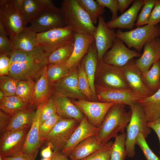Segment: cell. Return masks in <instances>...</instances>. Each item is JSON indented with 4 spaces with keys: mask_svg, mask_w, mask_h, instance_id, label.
<instances>
[{
    "mask_svg": "<svg viewBox=\"0 0 160 160\" xmlns=\"http://www.w3.org/2000/svg\"><path fill=\"white\" fill-rule=\"evenodd\" d=\"M77 0L94 25L97 23L99 17L105 12V8L101 6L96 0Z\"/></svg>",
    "mask_w": 160,
    "mask_h": 160,
    "instance_id": "cell-34",
    "label": "cell"
},
{
    "mask_svg": "<svg viewBox=\"0 0 160 160\" xmlns=\"http://www.w3.org/2000/svg\"><path fill=\"white\" fill-rule=\"evenodd\" d=\"M98 101L128 105L129 107L143 98L131 89H122L105 87L95 85Z\"/></svg>",
    "mask_w": 160,
    "mask_h": 160,
    "instance_id": "cell-13",
    "label": "cell"
},
{
    "mask_svg": "<svg viewBox=\"0 0 160 160\" xmlns=\"http://www.w3.org/2000/svg\"><path fill=\"white\" fill-rule=\"evenodd\" d=\"M94 42V37L92 35L76 33L72 53L65 64L70 71L77 67Z\"/></svg>",
    "mask_w": 160,
    "mask_h": 160,
    "instance_id": "cell-20",
    "label": "cell"
},
{
    "mask_svg": "<svg viewBox=\"0 0 160 160\" xmlns=\"http://www.w3.org/2000/svg\"><path fill=\"white\" fill-rule=\"evenodd\" d=\"M148 122L154 121L160 116V88L151 95L138 100Z\"/></svg>",
    "mask_w": 160,
    "mask_h": 160,
    "instance_id": "cell-28",
    "label": "cell"
},
{
    "mask_svg": "<svg viewBox=\"0 0 160 160\" xmlns=\"http://www.w3.org/2000/svg\"><path fill=\"white\" fill-rule=\"evenodd\" d=\"M12 41L0 25V54L9 55L13 51Z\"/></svg>",
    "mask_w": 160,
    "mask_h": 160,
    "instance_id": "cell-44",
    "label": "cell"
},
{
    "mask_svg": "<svg viewBox=\"0 0 160 160\" xmlns=\"http://www.w3.org/2000/svg\"><path fill=\"white\" fill-rule=\"evenodd\" d=\"M5 97V95L4 92L1 89H0V100H2Z\"/></svg>",
    "mask_w": 160,
    "mask_h": 160,
    "instance_id": "cell-55",
    "label": "cell"
},
{
    "mask_svg": "<svg viewBox=\"0 0 160 160\" xmlns=\"http://www.w3.org/2000/svg\"><path fill=\"white\" fill-rule=\"evenodd\" d=\"M133 0H118V11L121 13L122 14L132 3H133Z\"/></svg>",
    "mask_w": 160,
    "mask_h": 160,
    "instance_id": "cell-53",
    "label": "cell"
},
{
    "mask_svg": "<svg viewBox=\"0 0 160 160\" xmlns=\"http://www.w3.org/2000/svg\"><path fill=\"white\" fill-rule=\"evenodd\" d=\"M36 111L32 107L13 115L6 130L15 131L30 129L35 116Z\"/></svg>",
    "mask_w": 160,
    "mask_h": 160,
    "instance_id": "cell-29",
    "label": "cell"
},
{
    "mask_svg": "<svg viewBox=\"0 0 160 160\" xmlns=\"http://www.w3.org/2000/svg\"><path fill=\"white\" fill-rule=\"evenodd\" d=\"M66 26L60 8L56 7L52 1L31 23L29 27L36 33L51 29Z\"/></svg>",
    "mask_w": 160,
    "mask_h": 160,
    "instance_id": "cell-9",
    "label": "cell"
},
{
    "mask_svg": "<svg viewBox=\"0 0 160 160\" xmlns=\"http://www.w3.org/2000/svg\"><path fill=\"white\" fill-rule=\"evenodd\" d=\"M12 115L0 110V134L5 132L9 125Z\"/></svg>",
    "mask_w": 160,
    "mask_h": 160,
    "instance_id": "cell-49",
    "label": "cell"
},
{
    "mask_svg": "<svg viewBox=\"0 0 160 160\" xmlns=\"http://www.w3.org/2000/svg\"><path fill=\"white\" fill-rule=\"evenodd\" d=\"M74 46V42L61 47L51 53L48 58L49 63L65 64L72 55Z\"/></svg>",
    "mask_w": 160,
    "mask_h": 160,
    "instance_id": "cell-35",
    "label": "cell"
},
{
    "mask_svg": "<svg viewBox=\"0 0 160 160\" xmlns=\"http://www.w3.org/2000/svg\"><path fill=\"white\" fill-rule=\"evenodd\" d=\"M49 55L39 46L28 52L13 50L9 55L8 76L18 80H38L49 64Z\"/></svg>",
    "mask_w": 160,
    "mask_h": 160,
    "instance_id": "cell-1",
    "label": "cell"
},
{
    "mask_svg": "<svg viewBox=\"0 0 160 160\" xmlns=\"http://www.w3.org/2000/svg\"><path fill=\"white\" fill-rule=\"evenodd\" d=\"M47 67L35 84L33 105L37 107L39 104L46 102L50 97L52 86L47 78Z\"/></svg>",
    "mask_w": 160,
    "mask_h": 160,
    "instance_id": "cell-30",
    "label": "cell"
},
{
    "mask_svg": "<svg viewBox=\"0 0 160 160\" xmlns=\"http://www.w3.org/2000/svg\"><path fill=\"white\" fill-rule=\"evenodd\" d=\"M160 22V0H156L149 18L148 24L155 25Z\"/></svg>",
    "mask_w": 160,
    "mask_h": 160,
    "instance_id": "cell-47",
    "label": "cell"
},
{
    "mask_svg": "<svg viewBox=\"0 0 160 160\" xmlns=\"http://www.w3.org/2000/svg\"><path fill=\"white\" fill-rule=\"evenodd\" d=\"M57 113L56 109L52 97L46 102L43 109L40 121V125L52 115Z\"/></svg>",
    "mask_w": 160,
    "mask_h": 160,
    "instance_id": "cell-45",
    "label": "cell"
},
{
    "mask_svg": "<svg viewBox=\"0 0 160 160\" xmlns=\"http://www.w3.org/2000/svg\"><path fill=\"white\" fill-rule=\"evenodd\" d=\"M97 1L102 7L108 8L110 10L112 14L111 20L117 18L118 11V0H96Z\"/></svg>",
    "mask_w": 160,
    "mask_h": 160,
    "instance_id": "cell-46",
    "label": "cell"
},
{
    "mask_svg": "<svg viewBox=\"0 0 160 160\" xmlns=\"http://www.w3.org/2000/svg\"><path fill=\"white\" fill-rule=\"evenodd\" d=\"M76 33L67 26L36 33L38 46L50 54L61 47L74 42Z\"/></svg>",
    "mask_w": 160,
    "mask_h": 160,
    "instance_id": "cell-7",
    "label": "cell"
},
{
    "mask_svg": "<svg viewBox=\"0 0 160 160\" xmlns=\"http://www.w3.org/2000/svg\"><path fill=\"white\" fill-rule=\"evenodd\" d=\"M98 131V128L90 123L84 115L61 151L68 156L79 143L90 137L96 135Z\"/></svg>",
    "mask_w": 160,
    "mask_h": 160,
    "instance_id": "cell-19",
    "label": "cell"
},
{
    "mask_svg": "<svg viewBox=\"0 0 160 160\" xmlns=\"http://www.w3.org/2000/svg\"><path fill=\"white\" fill-rule=\"evenodd\" d=\"M52 86L55 90L68 98L87 100L79 87L77 67L71 70L67 76Z\"/></svg>",
    "mask_w": 160,
    "mask_h": 160,
    "instance_id": "cell-18",
    "label": "cell"
},
{
    "mask_svg": "<svg viewBox=\"0 0 160 160\" xmlns=\"http://www.w3.org/2000/svg\"><path fill=\"white\" fill-rule=\"evenodd\" d=\"M92 125L99 128L110 109L115 103L79 99H71Z\"/></svg>",
    "mask_w": 160,
    "mask_h": 160,
    "instance_id": "cell-11",
    "label": "cell"
},
{
    "mask_svg": "<svg viewBox=\"0 0 160 160\" xmlns=\"http://www.w3.org/2000/svg\"><path fill=\"white\" fill-rule=\"evenodd\" d=\"M13 50L31 51L38 46L36 33L26 27L17 33L12 40Z\"/></svg>",
    "mask_w": 160,
    "mask_h": 160,
    "instance_id": "cell-26",
    "label": "cell"
},
{
    "mask_svg": "<svg viewBox=\"0 0 160 160\" xmlns=\"http://www.w3.org/2000/svg\"><path fill=\"white\" fill-rule=\"evenodd\" d=\"M61 119V118L56 113L52 115L40 125V135L43 143L46 138Z\"/></svg>",
    "mask_w": 160,
    "mask_h": 160,
    "instance_id": "cell-41",
    "label": "cell"
},
{
    "mask_svg": "<svg viewBox=\"0 0 160 160\" xmlns=\"http://www.w3.org/2000/svg\"><path fill=\"white\" fill-rule=\"evenodd\" d=\"M2 158L3 160H36L34 157L22 152L13 156Z\"/></svg>",
    "mask_w": 160,
    "mask_h": 160,
    "instance_id": "cell-51",
    "label": "cell"
},
{
    "mask_svg": "<svg viewBox=\"0 0 160 160\" xmlns=\"http://www.w3.org/2000/svg\"><path fill=\"white\" fill-rule=\"evenodd\" d=\"M97 26L93 36L98 60L100 61L108 50L112 47L117 37L114 29H110L107 26L104 17L99 16Z\"/></svg>",
    "mask_w": 160,
    "mask_h": 160,
    "instance_id": "cell-15",
    "label": "cell"
},
{
    "mask_svg": "<svg viewBox=\"0 0 160 160\" xmlns=\"http://www.w3.org/2000/svg\"><path fill=\"white\" fill-rule=\"evenodd\" d=\"M50 0H16L21 15L25 23H31L43 11Z\"/></svg>",
    "mask_w": 160,
    "mask_h": 160,
    "instance_id": "cell-24",
    "label": "cell"
},
{
    "mask_svg": "<svg viewBox=\"0 0 160 160\" xmlns=\"http://www.w3.org/2000/svg\"><path fill=\"white\" fill-rule=\"evenodd\" d=\"M66 26L75 33L93 35L97 27L77 0H63L60 8Z\"/></svg>",
    "mask_w": 160,
    "mask_h": 160,
    "instance_id": "cell-3",
    "label": "cell"
},
{
    "mask_svg": "<svg viewBox=\"0 0 160 160\" xmlns=\"http://www.w3.org/2000/svg\"><path fill=\"white\" fill-rule=\"evenodd\" d=\"M81 62L89 81L92 101H98L96 93L95 80L98 60L95 42L91 44L88 52Z\"/></svg>",
    "mask_w": 160,
    "mask_h": 160,
    "instance_id": "cell-25",
    "label": "cell"
},
{
    "mask_svg": "<svg viewBox=\"0 0 160 160\" xmlns=\"http://www.w3.org/2000/svg\"><path fill=\"white\" fill-rule=\"evenodd\" d=\"M35 83L32 80H19L15 95L31 106L34 104Z\"/></svg>",
    "mask_w": 160,
    "mask_h": 160,
    "instance_id": "cell-33",
    "label": "cell"
},
{
    "mask_svg": "<svg viewBox=\"0 0 160 160\" xmlns=\"http://www.w3.org/2000/svg\"><path fill=\"white\" fill-rule=\"evenodd\" d=\"M78 86L82 93L88 100L93 101L91 91L84 66L81 62L77 66Z\"/></svg>",
    "mask_w": 160,
    "mask_h": 160,
    "instance_id": "cell-38",
    "label": "cell"
},
{
    "mask_svg": "<svg viewBox=\"0 0 160 160\" xmlns=\"http://www.w3.org/2000/svg\"><path fill=\"white\" fill-rule=\"evenodd\" d=\"M126 106L115 103L106 113L96 135L102 143H107L119 132H125L132 116L131 110L127 111Z\"/></svg>",
    "mask_w": 160,
    "mask_h": 160,
    "instance_id": "cell-2",
    "label": "cell"
},
{
    "mask_svg": "<svg viewBox=\"0 0 160 160\" xmlns=\"http://www.w3.org/2000/svg\"><path fill=\"white\" fill-rule=\"evenodd\" d=\"M32 107L16 95L5 97L0 100V108L12 115Z\"/></svg>",
    "mask_w": 160,
    "mask_h": 160,
    "instance_id": "cell-32",
    "label": "cell"
},
{
    "mask_svg": "<svg viewBox=\"0 0 160 160\" xmlns=\"http://www.w3.org/2000/svg\"><path fill=\"white\" fill-rule=\"evenodd\" d=\"M50 158L51 160H70L68 156L59 151H53Z\"/></svg>",
    "mask_w": 160,
    "mask_h": 160,
    "instance_id": "cell-52",
    "label": "cell"
},
{
    "mask_svg": "<svg viewBox=\"0 0 160 160\" xmlns=\"http://www.w3.org/2000/svg\"><path fill=\"white\" fill-rule=\"evenodd\" d=\"M96 135L90 137L79 143L68 156L70 160H81L89 156L102 147Z\"/></svg>",
    "mask_w": 160,
    "mask_h": 160,
    "instance_id": "cell-27",
    "label": "cell"
},
{
    "mask_svg": "<svg viewBox=\"0 0 160 160\" xmlns=\"http://www.w3.org/2000/svg\"><path fill=\"white\" fill-rule=\"evenodd\" d=\"M95 85L111 88L131 89L121 67L98 61L95 74Z\"/></svg>",
    "mask_w": 160,
    "mask_h": 160,
    "instance_id": "cell-8",
    "label": "cell"
},
{
    "mask_svg": "<svg viewBox=\"0 0 160 160\" xmlns=\"http://www.w3.org/2000/svg\"><path fill=\"white\" fill-rule=\"evenodd\" d=\"M134 58L121 67L127 81L132 91L143 98L153 94L145 86L142 79V71L136 65Z\"/></svg>",
    "mask_w": 160,
    "mask_h": 160,
    "instance_id": "cell-17",
    "label": "cell"
},
{
    "mask_svg": "<svg viewBox=\"0 0 160 160\" xmlns=\"http://www.w3.org/2000/svg\"><path fill=\"white\" fill-rule=\"evenodd\" d=\"M41 160H51L50 158H43Z\"/></svg>",
    "mask_w": 160,
    "mask_h": 160,
    "instance_id": "cell-56",
    "label": "cell"
},
{
    "mask_svg": "<svg viewBox=\"0 0 160 160\" xmlns=\"http://www.w3.org/2000/svg\"><path fill=\"white\" fill-rule=\"evenodd\" d=\"M141 55L135 60V63L142 72L147 71L153 64L160 60V38H156L145 43Z\"/></svg>",
    "mask_w": 160,
    "mask_h": 160,
    "instance_id": "cell-23",
    "label": "cell"
},
{
    "mask_svg": "<svg viewBox=\"0 0 160 160\" xmlns=\"http://www.w3.org/2000/svg\"><path fill=\"white\" fill-rule=\"evenodd\" d=\"M144 0H134L131 7L121 15L113 20L106 22L110 28H126L133 29L137 21V15L144 5Z\"/></svg>",
    "mask_w": 160,
    "mask_h": 160,
    "instance_id": "cell-22",
    "label": "cell"
},
{
    "mask_svg": "<svg viewBox=\"0 0 160 160\" xmlns=\"http://www.w3.org/2000/svg\"><path fill=\"white\" fill-rule=\"evenodd\" d=\"M147 126L155 132L158 136L160 143L159 153L160 156V116L154 121L148 122Z\"/></svg>",
    "mask_w": 160,
    "mask_h": 160,
    "instance_id": "cell-50",
    "label": "cell"
},
{
    "mask_svg": "<svg viewBox=\"0 0 160 160\" xmlns=\"http://www.w3.org/2000/svg\"><path fill=\"white\" fill-rule=\"evenodd\" d=\"M79 123L74 119H61L44 143L50 145L53 151H62Z\"/></svg>",
    "mask_w": 160,
    "mask_h": 160,
    "instance_id": "cell-10",
    "label": "cell"
},
{
    "mask_svg": "<svg viewBox=\"0 0 160 160\" xmlns=\"http://www.w3.org/2000/svg\"><path fill=\"white\" fill-rule=\"evenodd\" d=\"M19 80L8 76L0 77V88L5 96L15 95L17 87Z\"/></svg>",
    "mask_w": 160,
    "mask_h": 160,
    "instance_id": "cell-40",
    "label": "cell"
},
{
    "mask_svg": "<svg viewBox=\"0 0 160 160\" xmlns=\"http://www.w3.org/2000/svg\"><path fill=\"white\" fill-rule=\"evenodd\" d=\"M141 54L127 47L124 42L117 38L112 47L104 56L102 61L112 65L122 67L130 60L140 57Z\"/></svg>",
    "mask_w": 160,
    "mask_h": 160,
    "instance_id": "cell-14",
    "label": "cell"
},
{
    "mask_svg": "<svg viewBox=\"0 0 160 160\" xmlns=\"http://www.w3.org/2000/svg\"><path fill=\"white\" fill-rule=\"evenodd\" d=\"M70 72L65 64H49L47 67V78L52 85L67 76Z\"/></svg>",
    "mask_w": 160,
    "mask_h": 160,
    "instance_id": "cell-36",
    "label": "cell"
},
{
    "mask_svg": "<svg viewBox=\"0 0 160 160\" xmlns=\"http://www.w3.org/2000/svg\"><path fill=\"white\" fill-rule=\"evenodd\" d=\"M57 113L62 119H74L79 122L84 115L69 98L54 90L52 96Z\"/></svg>",
    "mask_w": 160,
    "mask_h": 160,
    "instance_id": "cell-21",
    "label": "cell"
},
{
    "mask_svg": "<svg viewBox=\"0 0 160 160\" xmlns=\"http://www.w3.org/2000/svg\"><path fill=\"white\" fill-rule=\"evenodd\" d=\"M116 33L117 38L124 43L128 48H133L140 52L146 43L160 36V25L147 24L124 32L119 29Z\"/></svg>",
    "mask_w": 160,
    "mask_h": 160,
    "instance_id": "cell-6",
    "label": "cell"
},
{
    "mask_svg": "<svg viewBox=\"0 0 160 160\" xmlns=\"http://www.w3.org/2000/svg\"><path fill=\"white\" fill-rule=\"evenodd\" d=\"M10 67V59L8 55L0 54V76H8Z\"/></svg>",
    "mask_w": 160,
    "mask_h": 160,
    "instance_id": "cell-48",
    "label": "cell"
},
{
    "mask_svg": "<svg viewBox=\"0 0 160 160\" xmlns=\"http://www.w3.org/2000/svg\"><path fill=\"white\" fill-rule=\"evenodd\" d=\"M129 107L132 116L126 128L125 149L127 156L132 158L135 154L136 141L138 135L142 133L146 138L151 133V129L147 126L145 116L139 103L136 102Z\"/></svg>",
    "mask_w": 160,
    "mask_h": 160,
    "instance_id": "cell-4",
    "label": "cell"
},
{
    "mask_svg": "<svg viewBox=\"0 0 160 160\" xmlns=\"http://www.w3.org/2000/svg\"><path fill=\"white\" fill-rule=\"evenodd\" d=\"M0 160H3L2 157L0 156Z\"/></svg>",
    "mask_w": 160,
    "mask_h": 160,
    "instance_id": "cell-57",
    "label": "cell"
},
{
    "mask_svg": "<svg viewBox=\"0 0 160 160\" xmlns=\"http://www.w3.org/2000/svg\"><path fill=\"white\" fill-rule=\"evenodd\" d=\"M145 139L142 133H140L136 139V144L140 148L147 160H160V158L156 155L150 148Z\"/></svg>",
    "mask_w": 160,
    "mask_h": 160,
    "instance_id": "cell-43",
    "label": "cell"
},
{
    "mask_svg": "<svg viewBox=\"0 0 160 160\" xmlns=\"http://www.w3.org/2000/svg\"><path fill=\"white\" fill-rule=\"evenodd\" d=\"M46 102L37 107L32 124L27 134L22 151L23 153L35 158L39 148L44 143L40 137L39 127L42 111Z\"/></svg>",
    "mask_w": 160,
    "mask_h": 160,
    "instance_id": "cell-16",
    "label": "cell"
},
{
    "mask_svg": "<svg viewBox=\"0 0 160 160\" xmlns=\"http://www.w3.org/2000/svg\"><path fill=\"white\" fill-rule=\"evenodd\" d=\"M156 0H144L141 11L137 16L135 25L137 27L148 24V20Z\"/></svg>",
    "mask_w": 160,
    "mask_h": 160,
    "instance_id": "cell-39",
    "label": "cell"
},
{
    "mask_svg": "<svg viewBox=\"0 0 160 160\" xmlns=\"http://www.w3.org/2000/svg\"><path fill=\"white\" fill-rule=\"evenodd\" d=\"M143 81L153 93L160 88V60L155 62L148 70L142 72Z\"/></svg>",
    "mask_w": 160,
    "mask_h": 160,
    "instance_id": "cell-31",
    "label": "cell"
},
{
    "mask_svg": "<svg viewBox=\"0 0 160 160\" xmlns=\"http://www.w3.org/2000/svg\"><path fill=\"white\" fill-rule=\"evenodd\" d=\"M126 133H120L115 137L112 145L110 160H124L127 155L125 149Z\"/></svg>",
    "mask_w": 160,
    "mask_h": 160,
    "instance_id": "cell-37",
    "label": "cell"
},
{
    "mask_svg": "<svg viewBox=\"0 0 160 160\" xmlns=\"http://www.w3.org/2000/svg\"><path fill=\"white\" fill-rule=\"evenodd\" d=\"M0 25L12 41L27 27L16 0H0Z\"/></svg>",
    "mask_w": 160,
    "mask_h": 160,
    "instance_id": "cell-5",
    "label": "cell"
},
{
    "mask_svg": "<svg viewBox=\"0 0 160 160\" xmlns=\"http://www.w3.org/2000/svg\"><path fill=\"white\" fill-rule=\"evenodd\" d=\"M46 147L44 148L41 151V155L43 158H50L51 157L53 151L52 148L49 145H47Z\"/></svg>",
    "mask_w": 160,
    "mask_h": 160,
    "instance_id": "cell-54",
    "label": "cell"
},
{
    "mask_svg": "<svg viewBox=\"0 0 160 160\" xmlns=\"http://www.w3.org/2000/svg\"><path fill=\"white\" fill-rule=\"evenodd\" d=\"M113 142L109 141L87 157L81 160H110Z\"/></svg>",
    "mask_w": 160,
    "mask_h": 160,
    "instance_id": "cell-42",
    "label": "cell"
},
{
    "mask_svg": "<svg viewBox=\"0 0 160 160\" xmlns=\"http://www.w3.org/2000/svg\"><path fill=\"white\" fill-rule=\"evenodd\" d=\"M29 129L6 130L0 135V156L10 157L22 152Z\"/></svg>",
    "mask_w": 160,
    "mask_h": 160,
    "instance_id": "cell-12",
    "label": "cell"
}]
</instances>
